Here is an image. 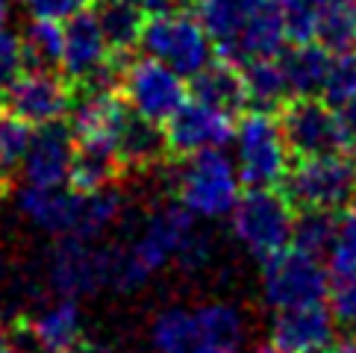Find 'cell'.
<instances>
[{
	"mask_svg": "<svg viewBox=\"0 0 356 353\" xmlns=\"http://www.w3.org/2000/svg\"><path fill=\"white\" fill-rule=\"evenodd\" d=\"M195 227L197 224H195L192 212H188L180 200H171V204L156 206L142 224H138L130 247L150 271H159L168 262H174L183 238L192 233Z\"/></svg>",
	"mask_w": 356,
	"mask_h": 353,
	"instance_id": "obj_12",
	"label": "cell"
},
{
	"mask_svg": "<svg viewBox=\"0 0 356 353\" xmlns=\"http://www.w3.org/2000/svg\"><path fill=\"white\" fill-rule=\"evenodd\" d=\"M233 236L259 262L291 245L295 206L280 188H248L230 212Z\"/></svg>",
	"mask_w": 356,
	"mask_h": 353,
	"instance_id": "obj_3",
	"label": "cell"
},
{
	"mask_svg": "<svg viewBox=\"0 0 356 353\" xmlns=\"http://www.w3.org/2000/svg\"><path fill=\"white\" fill-rule=\"evenodd\" d=\"M241 74H245L248 109L250 112H268V115H277V112L291 100L289 83L283 77V68H280L277 56L250 59L241 65Z\"/></svg>",
	"mask_w": 356,
	"mask_h": 353,
	"instance_id": "obj_24",
	"label": "cell"
},
{
	"mask_svg": "<svg viewBox=\"0 0 356 353\" xmlns=\"http://www.w3.org/2000/svg\"><path fill=\"white\" fill-rule=\"evenodd\" d=\"M236 162L241 183L250 188H277L289 174V147L280 124L268 112H248L236 124Z\"/></svg>",
	"mask_w": 356,
	"mask_h": 353,
	"instance_id": "obj_4",
	"label": "cell"
},
{
	"mask_svg": "<svg viewBox=\"0 0 356 353\" xmlns=\"http://www.w3.org/2000/svg\"><path fill=\"white\" fill-rule=\"evenodd\" d=\"M336 342V321L327 306L307 304L277 309L271 321V345L286 353H321Z\"/></svg>",
	"mask_w": 356,
	"mask_h": 353,
	"instance_id": "obj_14",
	"label": "cell"
},
{
	"mask_svg": "<svg viewBox=\"0 0 356 353\" xmlns=\"http://www.w3.org/2000/svg\"><path fill=\"white\" fill-rule=\"evenodd\" d=\"M327 300L336 327L356 333V259L330 256L327 268Z\"/></svg>",
	"mask_w": 356,
	"mask_h": 353,
	"instance_id": "obj_27",
	"label": "cell"
},
{
	"mask_svg": "<svg viewBox=\"0 0 356 353\" xmlns=\"http://www.w3.org/2000/svg\"><path fill=\"white\" fill-rule=\"evenodd\" d=\"M24 71H27V62H24L21 35L0 27V88H9Z\"/></svg>",
	"mask_w": 356,
	"mask_h": 353,
	"instance_id": "obj_36",
	"label": "cell"
},
{
	"mask_svg": "<svg viewBox=\"0 0 356 353\" xmlns=\"http://www.w3.org/2000/svg\"><path fill=\"white\" fill-rule=\"evenodd\" d=\"M6 345H9V330H6L3 324H0V353L6 350Z\"/></svg>",
	"mask_w": 356,
	"mask_h": 353,
	"instance_id": "obj_46",
	"label": "cell"
},
{
	"mask_svg": "<svg viewBox=\"0 0 356 353\" xmlns=\"http://www.w3.org/2000/svg\"><path fill=\"white\" fill-rule=\"evenodd\" d=\"M27 12L33 18H42V21H56V24H65L68 18H74L77 12L86 9L88 0H21Z\"/></svg>",
	"mask_w": 356,
	"mask_h": 353,
	"instance_id": "obj_38",
	"label": "cell"
},
{
	"mask_svg": "<svg viewBox=\"0 0 356 353\" xmlns=\"http://www.w3.org/2000/svg\"><path fill=\"white\" fill-rule=\"evenodd\" d=\"M121 97L138 115L165 124L186 104L188 88L174 68L145 54L142 59L127 62L124 77H121Z\"/></svg>",
	"mask_w": 356,
	"mask_h": 353,
	"instance_id": "obj_8",
	"label": "cell"
},
{
	"mask_svg": "<svg viewBox=\"0 0 356 353\" xmlns=\"http://www.w3.org/2000/svg\"><path fill=\"white\" fill-rule=\"evenodd\" d=\"M27 324L47 353H71L83 338V315L74 297H62Z\"/></svg>",
	"mask_w": 356,
	"mask_h": 353,
	"instance_id": "obj_23",
	"label": "cell"
},
{
	"mask_svg": "<svg viewBox=\"0 0 356 353\" xmlns=\"http://www.w3.org/2000/svg\"><path fill=\"white\" fill-rule=\"evenodd\" d=\"M33 127L15 112L0 109V180L9 183V176L24 165V156L30 150Z\"/></svg>",
	"mask_w": 356,
	"mask_h": 353,
	"instance_id": "obj_33",
	"label": "cell"
},
{
	"mask_svg": "<svg viewBox=\"0 0 356 353\" xmlns=\"http://www.w3.org/2000/svg\"><path fill=\"white\" fill-rule=\"evenodd\" d=\"M186 162L174 171V195L195 218H224L241 197V176L221 150L183 156Z\"/></svg>",
	"mask_w": 356,
	"mask_h": 353,
	"instance_id": "obj_1",
	"label": "cell"
},
{
	"mask_svg": "<svg viewBox=\"0 0 356 353\" xmlns=\"http://www.w3.org/2000/svg\"><path fill=\"white\" fill-rule=\"evenodd\" d=\"M283 15L286 39L291 42H315L318 18H321L324 0H277Z\"/></svg>",
	"mask_w": 356,
	"mask_h": 353,
	"instance_id": "obj_35",
	"label": "cell"
},
{
	"mask_svg": "<svg viewBox=\"0 0 356 353\" xmlns=\"http://www.w3.org/2000/svg\"><path fill=\"white\" fill-rule=\"evenodd\" d=\"M115 147H118L124 168H154V165H162L165 156H171L162 124L138 115L133 109L127 112V118L121 121L118 136H115Z\"/></svg>",
	"mask_w": 356,
	"mask_h": 353,
	"instance_id": "obj_20",
	"label": "cell"
},
{
	"mask_svg": "<svg viewBox=\"0 0 356 353\" xmlns=\"http://www.w3.org/2000/svg\"><path fill=\"white\" fill-rule=\"evenodd\" d=\"M112 54L104 33H100V24L95 12H77L74 18L65 21L62 27V62L59 71L71 85L80 83L83 77H88L100 62Z\"/></svg>",
	"mask_w": 356,
	"mask_h": 353,
	"instance_id": "obj_16",
	"label": "cell"
},
{
	"mask_svg": "<svg viewBox=\"0 0 356 353\" xmlns=\"http://www.w3.org/2000/svg\"><path fill=\"white\" fill-rule=\"evenodd\" d=\"M330 256H341V259H356V200L345 206V215L339 218V230H336V245L330 250Z\"/></svg>",
	"mask_w": 356,
	"mask_h": 353,
	"instance_id": "obj_39",
	"label": "cell"
},
{
	"mask_svg": "<svg viewBox=\"0 0 356 353\" xmlns=\"http://www.w3.org/2000/svg\"><path fill=\"white\" fill-rule=\"evenodd\" d=\"M50 288L59 297H86L106 288V247L88 238L65 236L50 250L47 262Z\"/></svg>",
	"mask_w": 356,
	"mask_h": 353,
	"instance_id": "obj_9",
	"label": "cell"
},
{
	"mask_svg": "<svg viewBox=\"0 0 356 353\" xmlns=\"http://www.w3.org/2000/svg\"><path fill=\"white\" fill-rule=\"evenodd\" d=\"M124 162L118 156L115 142L106 138H80L74 147V162L68 171V186L74 192H97V188L115 186Z\"/></svg>",
	"mask_w": 356,
	"mask_h": 353,
	"instance_id": "obj_18",
	"label": "cell"
},
{
	"mask_svg": "<svg viewBox=\"0 0 356 353\" xmlns=\"http://www.w3.org/2000/svg\"><path fill=\"white\" fill-rule=\"evenodd\" d=\"M353 165H356V150H353Z\"/></svg>",
	"mask_w": 356,
	"mask_h": 353,
	"instance_id": "obj_50",
	"label": "cell"
},
{
	"mask_svg": "<svg viewBox=\"0 0 356 353\" xmlns=\"http://www.w3.org/2000/svg\"><path fill=\"white\" fill-rule=\"evenodd\" d=\"M277 62L283 68L291 97H318L330 68V50L318 42H295V47L280 50Z\"/></svg>",
	"mask_w": 356,
	"mask_h": 353,
	"instance_id": "obj_21",
	"label": "cell"
},
{
	"mask_svg": "<svg viewBox=\"0 0 356 353\" xmlns=\"http://www.w3.org/2000/svg\"><path fill=\"white\" fill-rule=\"evenodd\" d=\"M150 345L156 353H195L200 347V330L195 312L183 306L162 309L150 324Z\"/></svg>",
	"mask_w": 356,
	"mask_h": 353,
	"instance_id": "obj_26",
	"label": "cell"
},
{
	"mask_svg": "<svg viewBox=\"0 0 356 353\" xmlns=\"http://www.w3.org/2000/svg\"><path fill=\"white\" fill-rule=\"evenodd\" d=\"M147 265L133 254L130 245H112L106 247V288L118 295H133L150 280Z\"/></svg>",
	"mask_w": 356,
	"mask_h": 353,
	"instance_id": "obj_32",
	"label": "cell"
},
{
	"mask_svg": "<svg viewBox=\"0 0 356 353\" xmlns=\"http://www.w3.org/2000/svg\"><path fill=\"white\" fill-rule=\"evenodd\" d=\"M283 42H286V27L277 0H262V6L245 24L236 44L221 59H230L236 65H245L250 59H271L283 50Z\"/></svg>",
	"mask_w": 356,
	"mask_h": 353,
	"instance_id": "obj_19",
	"label": "cell"
},
{
	"mask_svg": "<svg viewBox=\"0 0 356 353\" xmlns=\"http://www.w3.org/2000/svg\"><path fill=\"white\" fill-rule=\"evenodd\" d=\"M192 100H200L212 109H221L227 115H238L248 109V88L241 65L230 59H209L197 74H192V85H188Z\"/></svg>",
	"mask_w": 356,
	"mask_h": 353,
	"instance_id": "obj_17",
	"label": "cell"
},
{
	"mask_svg": "<svg viewBox=\"0 0 356 353\" xmlns=\"http://www.w3.org/2000/svg\"><path fill=\"white\" fill-rule=\"evenodd\" d=\"M95 15L112 54H130L133 47H138L147 18L133 0H106Z\"/></svg>",
	"mask_w": 356,
	"mask_h": 353,
	"instance_id": "obj_25",
	"label": "cell"
},
{
	"mask_svg": "<svg viewBox=\"0 0 356 353\" xmlns=\"http://www.w3.org/2000/svg\"><path fill=\"white\" fill-rule=\"evenodd\" d=\"M0 280H3V256H0Z\"/></svg>",
	"mask_w": 356,
	"mask_h": 353,
	"instance_id": "obj_48",
	"label": "cell"
},
{
	"mask_svg": "<svg viewBox=\"0 0 356 353\" xmlns=\"http://www.w3.org/2000/svg\"><path fill=\"white\" fill-rule=\"evenodd\" d=\"M71 353H115V347H109L106 342H88V338H80V345Z\"/></svg>",
	"mask_w": 356,
	"mask_h": 353,
	"instance_id": "obj_42",
	"label": "cell"
},
{
	"mask_svg": "<svg viewBox=\"0 0 356 353\" xmlns=\"http://www.w3.org/2000/svg\"><path fill=\"white\" fill-rule=\"evenodd\" d=\"M262 0H197V21L207 30L215 54L224 56L236 44Z\"/></svg>",
	"mask_w": 356,
	"mask_h": 353,
	"instance_id": "obj_22",
	"label": "cell"
},
{
	"mask_svg": "<svg viewBox=\"0 0 356 353\" xmlns=\"http://www.w3.org/2000/svg\"><path fill=\"white\" fill-rule=\"evenodd\" d=\"M74 147H77V138L62 118L39 124V130H33L30 150L21 165L24 180L30 186H65L74 162Z\"/></svg>",
	"mask_w": 356,
	"mask_h": 353,
	"instance_id": "obj_13",
	"label": "cell"
},
{
	"mask_svg": "<svg viewBox=\"0 0 356 353\" xmlns=\"http://www.w3.org/2000/svg\"><path fill=\"white\" fill-rule=\"evenodd\" d=\"M315 42L324 44L330 54L356 47V12L353 0H324L321 18H318Z\"/></svg>",
	"mask_w": 356,
	"mask_h": 353,
	"instance_id": "obj_31",
	"label": "cell"
},
{
	"mask_svg": "<svg viewBox=\"0 0 356 353\" xmlns=\"http://www.w3.org/2000/svg\"><path fill=\"white\" fill-rule=\"evenodd\" d=\"M262 297L274 309L321 304L327 297V268L321 256L283 247L262 262Z\"/></svg>",
	"mask_w": 356,
	"mask_h": 353,
	"instance_id": "obj_7",
	"label": "cell"
},
{
	"mask_svg": "<svg viewBox=\"0 0 356 353\" xmlns=\"http://www.w3.org/2000/svg\"><path fill=\"white\" fill-rule=\"evenodd\" d=\"M27 71H56L62 62V24L33 18L21 33Z\"/></svg>",
	"mask_w": 356,
	"mask_h": 353,
	"instance_id": "obj_29",
	"label": "cell"
},
{
	"mask_svg": "<svg viewBox=\"0 0 356 353\" xmlns=\"http://www.w3.org/2000/svg\"><path fill=\"white\" fill-rule=\"evenodd\" d=\"M339 118H341V127H345L348 138L356 142V97H350L345 106H339Z\"/></svg>",
	"mask_w": 356,
	"mask_h": 353,
	"instance_id": "obj_41",
	"label": "cell"
},
{
	"mask_svg": "<svg viewBox=\"0 0 356 353\" xmlns=\"http://www.w3.org/2000/svg\"><path fill=\"white\" fill-rule=\"evenodd\" d=\"M9 9H12V0H0V27H6Z\"/></svg>",
	"mask_w": 356,
	"mask_h": 353,
	"instance_id": "obj_45",
	"label": "cell"
},
{
	"mask_svg": "<svg viewBox=\"0 0 356 353\" xmlns=\"http://www.w3.org/2000/svg\"><path fill=\"white\" fill-rule=\"evenodd\" d=\"M138 44H142L147 56L165 62L180 77L197 74L212 59V50H215L207 30L200 27V21L195 15H188L186 9L147 18Z\"/></svg>",
	"mask_w": 356,
	"mask_h": 353,
	"instance_id": "obj_5",
	"label": "cell"
},
{
	"mask_svg": "<svg viewBox=\"0 0 356 353\" xmlns=\"http://www.w3.org/2000/svg\"><path fill=\"white\" fill-rule=\"evenodd\" d=\"M3 186H6V183H3V180H0V188H3Z\"/></svg>",
	"mask_w": 356,
	"mask_h": 353,
	"instance_id": "obj_52",
	"label": "cell"
},
{
	"mask_svg": "<svg viewBox=\"0 0 356 353\" xmlns=\"http://www.w3.org/2000/svg\"><path fill=\"white\" fill-rule=\"evenodd\" d=\"M257 353H286V350H280L277 345H271V342H268V345H262V347H259Z\"/></svg>",
	"mask_w": 356,
	"mask_h": 353,
	"instance_id": "obj_47",
	"label": "cell"
},
{
	"mask_svg": "<svg viewBox=\"0 0 356 353\" xmlns=\"http://www.w3.org/2000/svg\"><path fill=\"white\" fill-rule=\"evenodd\" d=\"M171 156H192L203 150H221L233 142L236 121L221 109H212L200 100H186L174 115L162 124Z\"/></svg>",
	"mask_w": 356,
	"mask_h": 353,
	"instance_id": "obj_10",
	"label": "cell"
},
{
	"mask_svg": "<svg viewBox=\"0 0 356 353\" xmlns=\"http://www.w3.org/2000/svg\"><path fill=\"white\" fill-rule=\"evenodd\" d=\"M197 330H200V345H227L238 347L245 342V315L238 306L227 304V300H215L195 312Z\"/></svg>",
	"mask_w": 356,
	"mask_h": 353,
	"instance_id": "obj_28",
	"label": "cell"
},
{
	"mask_svg": "<svg viewBox=\"0 0 356 353\" xmlns=\"http://www.w3.org/2000/svg\"><path fill=\"white\" fill-rule=\"evenodd\" d=\"M18 209L39 230L50 236H74L80 227V192L65 186H24L18 192Z\"/></svg>",
	"mask_w": 356,
	"mask_h": 353,
	"instance_id": "obj_15",
	"label": "cell"
},
{
	"mask_svg": "<svg viewBox=\"0 0 356 353\" xmlns=\"http://www.w3.org/2000/svg\"><path fill=\"white\" fill-rule=\"evenodd\" d=\"M195 353H238V347H227V345H200Z\"/></svg>",
	"mask_w": 356,
	"mask_h": 353,
	"instance_id": "obj_43",
	"label": "cell"
},
{
	"mask_svg": "<svg viewBox=\"0 0 356 353\" xmlns=\"http://www.w3.org/2000/svg\"><path fill=\"white\" fill-rule=\"evenodd\" d=\"M212 256H215V245L209 242L207 233H200L197 227H195V230L183 238V245H180V250H177L174 262L180 265L183 271L195 274V271H200V268H207V265L212 262Z\"/></svg>",
	"mask_w": 356,
	"mask_h": 353,
	"instance_id": "obj_37",
	"label": "cell"
},
{
	"mask_svg": "<svg viewBox=\"0 0 356 353\" xmlns=\"http://www.w3.org/2000/svg\"><path fill=\"white\" fill-rule=\"evenodd\" d=\"M95 3H106V0H95Z\"/></svg>",
	"mask_w": 356,
	"mask_h": 353,
	"instance_id": "obj_51",
	"label": "cell"
},
{
	"mask_svg": "<svg viewBox=\"0 0 356 353\" xmlns=\"http://www.w3.org/2000/svg\"><path fill=\"white\" fill-rule=\"evenodd\" d=\"M277 188L295 209L341 212L350 200H356V165L345 154L307 156L289 168Z\"/></svg>",
	"mask_w": 356,
	"mask_h": 353,
	"instance_id": "obj_2",
	"label": "cell"
},
{
	"mask_svg": "<svg viewBox=\"0 0 356 353\" xmlns=\"http://www.w3.org/2000/svg\"><path fill=\"white\" fill-rule=\"evenodd\" d=\"M277 115L289 154H295L298 159L345 154L350 145L339 109L324 104L321 97H291Z\"/></svg>",
	"mask_w": 356,
	"mask_h": 353,
	"instance_id": "obj_6",
	"label": "cell"
},
{
	"mask_svg": "<svg viewBox=\"0 0 356 353\" xmlns=\"http://www.w3.org/2000/svg\"><path fill=\"white\" fill-rule=\"evenodd\" d=\"M339 218L327 209H298L291 221V245L298 250H307L312 256H324L336 245Z\"/></svg>",
	"mask_w": 356,
	"mask_h": 353,
	"instance_id": "obj_30",
	"label": "cell"
},
{
	"mask_svg": "<svg viewBox=\"0 0 356 353\" xmlns=\"http://www.w3.org/2000/svg\"><path fill=\"white\" fill-rule=\"evenodd\" d=\"M133 3L145 12V18H154V15H165V12L186 9L192 0H133Z\"/></svg>",
	"mask_w": 356,
	"mask_h": 353,
	"instance_id": "obj_40",
	"label": "cell"
},
{
	"mask_svg": "<svg viewBox=\"0 0 356 353\" xmlns=\"http://www.w3.org/2000/svg\"><path fill=\"white\" fill-rule=\"evenodd\" d=\"M318 97L333 109L345 106L350 97H356V47L339 50L336 56H330V68Z\"/></svg>",
	"mask_w": 356,
	"mask_h": 353,
	"instance_id": "obj_34",
	"label": "cell"
},
{
	"mask_svg": "<svg viewBox=\"0 0 356 353\" xmlns=\"http://www.w3.org/2000/svg\"><path fill=\"white\" fill-rule=\"evenodd\" d=\"M71 83L56 71H24L21 77L6 88V106L24 118L30 127L47 121H59L71 106Z\"/></svg>",
	"mask_w": 356,
	"mask_h": 353,
	"instance_id": "obj_11",
	"label": "cell"
},
{
	"mask_svg": "<svg viewBox=\"0 0 356 353\" xmlns=\"http://www.w3.org/2000/svg\"><path fill=\"white\" fill-rule=\"evenodd\" d=\"M333 353H356V333H350V338H345Z\"/></svg>",
	"mask_w": 356,
	"mask_h": 353,
	"instance_id": "obj_44",
	"label": "cell"
},
{
	"mask_svg": "<svg viewBox=\"0 0 356 353\" xmlns=\"http://www.w3.org/2000/svg\"><path fill=\"white\" fill-rule=\"evenodd\" d=\"M0 109H3V92H0Z\"/></svg>",
	"mask_w": 356,
	"mask_h": 353,
	"instance_id": "obj_49",
	"label": "cell"
}]
</instances>
